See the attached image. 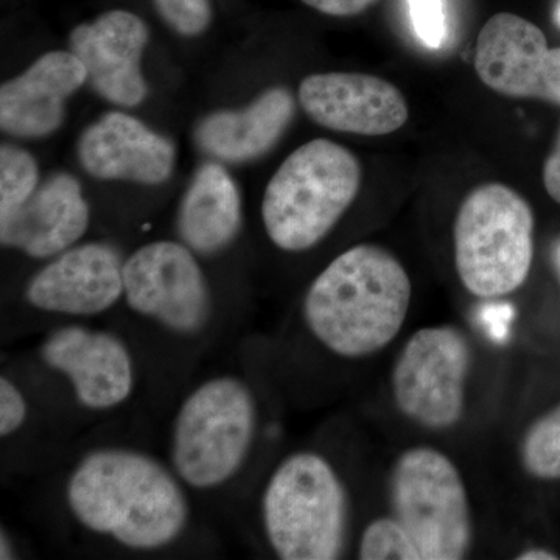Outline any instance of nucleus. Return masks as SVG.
<instances>
[{
    "instance_id": "1",
    "label": "nucleus",
    "mask_w": 560,
    "mask_h": 560,
    "mask_svg": "<svg viewBox=\"0 0 560 560\" xmlns=\"http://www.w3.org/2000/svg\"><path fill=\"white\" fill-rule=\"evenodd\" d=\"M187 486L150 453L101 447L83 456L66 481L65 499L81 528L131 551H160L190 522Z\"/></svg>"
},
{
    "instance_id": "2",
    "label": "nucleus",
    "mask_w": 560,
    "mask_h": 560,
    "mask_svg": "<svg viewBox=\"0 0 560 560\" xmlns=\"http://www.w3.org/2000/svg\"><path fill=\"white\" fill-rule=\"evenodd\" d=\"M411 298V279L401 261L383 246L361 243L316 276L302 301V319L334 355L366 359L399 337Z\"/></svg>"
},
{
    "instance_id": "3",
    "label": "nucleus",
    "mask_w": 560,
    "mask_h": 560,
    "mask_svg": "<svg viewBox=\"0 0 560 560\" xmlns=\"http://www.w3.org/2000/svg\"><path fill=\"white\" fill-rule=\"evenodd\" d=\"M260 518L279 559H341L349 537L348 489L326 456L291 453L265 485Z\"/></svg>"
},
{
    "instance_id": "4",
    "label": "nucleus",
    "mask_w": 560,
    "mask_h": 560,
    "mask_svg": "<svg viewBox=\"0 0 560 560\" xmlns=\"http://www.w3.org/2000/svg\"><path fill=\"white\" fill-rule=\"evenodd\" d=\"M361 186L352 151L329 139H313L280 164L265 189L261 221L272 245L304 253L334 231Z\"/></svg>"
},
{
    "instance_id": "5",
    "label": "nucleus",
    "mask_w": 560,
    "mask_h": 560,
    "mask_svg": "<svg viewBox=\"0 0 560 560\" xmlns=\"http://www.w3.org/2000/svg\"><path fill=\"white\" fill-rule=\"evenodd\" d=\"M259 430V405L235 375L202 382L179 405L171 434V466L187 488L213 490L234 480Z\"/></svg>"
},
{
    "instance_id": "6",
    "label": "nucleus",
    "mask_w": 560,
    "mask_h": 560,
    "mask_svg": "<svg viewBox=\"0 0 560 560\" xmlns=\"http://www.w3.org/2000/svg\"><path fill=\"white\" fill-rule=\"evenodd\" d=\"M455 267L471 296H510L528 279L534 259V213L506 184L488 183L460 202L453 226Z\"/></svg>"
},
{
    "instance_id": "7",
    "label": "nucleus",
    "mask_w": 560,
    "mask_h": 560,
    "mask_svg": "<svg viewBox=\"0 0 560 560\" xmlns=\"http://www.w3.org/2000/svg\"><path fill=\"white\" fill-rule=\"evenodd\" d=\"M390 515L419 560L466 559L474 517L463 475L447 453L419 445L401 453L389 475Z\"/></svg>"
},
{
    "instance_id": "8",
    "label": "nucleus",
    "mask_w": 560,
    "mask_h": 560,
    "mask_svg": "<svg viewBox=\"0 0 560 560\" xmlns=\"http://www.w3.org/2000/svg\"><path fill=\"white\" fill-rule=\"evenodd\" d=\"M474 348L452 324L422 327L408 338L390 372V394L404 418L420 429L447 431L466 411Z\"/></svg>"
},
{
    "instance_id": "9",
    "label": "nucleus",
    "mask_w": 560,
    "mask_h": 560,
    "mask_svg": "<svg viewBox=\"0 0 560 560\" xmlns=\"http://www.w3.org/2000/svg\"><path fill=\"white\" fill-rule=\"evenodd\" d=\"M124 301L136 315L179 337L201 334L212 319L208 278L183 242H150L125 259Z\"/></svg>"
},
{
    "instance_id": "10",
    "label": "nucleus",
    "mask_w": 560,
    "mask_h": 560,
    "mask_svg": "<svg viewBox=\"0 0 560 560\" xmlns=\"http://www.w3.org/2000/svg\"><path fill=\"white\" fill-rule=\"evenodd\" d=\"M475 70L489 90L560 106V47L533 22L512 13L490 18L475 50Z\"/></svg>"
},
{
    "instance_id": "11",
    "label": "nucleus",
    "mask_w": 560,
    "mask_h": 560,
    "mask_svg": "<svg viewBox=\"0 0 560 560\" xmlns=\"http://www.w3.org/2000/svg\"><path fill=\"white\" fill-rule=\"evenodd\" d=\"M39 357L47 368L68 378L77 401L88 410H113L135 390V360L113 331L81 324L58 327L40 345Z\"/></svg>"
},
{
    "instance_id": "12",
    "label": "nucleus",
    "mask_w": 560,
    "mask_h": 560,
    "mask_svg": "<svg viewBox=\"0 0 560 560\" xmlns=\"http://www.w3.org/2000/svg\"><path fill=\"white\" fill-rule=\"evenodd\" d=\"M124 261L108 243L72 246L51 257L25 287V301L49 315L86 318L124 300Z\"/></svg>"
},
{
    "instance_id": "13",
    "label": "nucleus",
    "mask_w": 560,
    "mask_h": 560,
    "mask_svg": "<svg viewBox=\"0 0 560 560\" xmlns=\"http://www.w3.org/2000/svg\"><path fill=\"white\" fill-rule=\"evenodd\" d=\"M300 103L320 127L349 135H390L408 120L407 101L389 81L370 73L327 72L301 81Z\"/></svg>"
},
{
    "instance_id": "14",
    "label": "nucleus",
    "mask_w": 560,
    "mask_h": 560,
    "mask_svg": "<svg viewBox=\"0 0 560 560\" xmlns=\"http://www.w3.org/2000/svg\"><path fill=\"white\" fill-rule=\"evenodd\" d=\"M145 22L131 11L113 10L70 33V51L86 69L88 81L114 105L132 108L149 94L142 57L149 44Z\"/></svg>"
},
{
    "instance_id": "15",
    "label": "nucleus",
    "mask_w": 560,
    "mask_h": 560,
    "mask_svg": "<svg viewBox=\"0 0 560 560\" xmlns=\"http://www.w3.org/2000/svg\"><path fill=\"white\" fill-rule=\"evenodd\" d=\"M79 160L94 178L158 186L171 178L176 151L172 140L136 117L108 113L81 136Z\"/></svg>"
},
{
    "instance_id": "16",
    "label": "nucleus",
    "mask_w": 560,
    "mask_h": 560,
    "mask_svg": "<svg viewBox=\"0 0 560 560\" xmlns=\"http://www.w3.org/2000/svg\"><path fill=\"white\" fill-rule=\"evenodd\" d=\"M91 210L79 180L58 173L40 183L31 198L0 220V242L33 259H51L79 245Z\"/></svg>"
},
{
    "instance_id": "17",
    "label": "nucleus",
    "mask_w": 560,
    "mask_h": 560,
    "mask_svg": "<svg viewBox=\"0 0 560 560\" xmlns=\"http://www.w3.org/2000/svg\"><path fill=\"white\" fill-rule=\"evenodd\" d=\"M88 81L72 51L43 55L0 88V127L14 138H44L61 127L66 102Z\"/></svg>"
},
{
    "instance_id": "18",
    "label": "nucleus",
    "mask_w": 560,
    "mask_h": 560,
    "mask_svg": "<svg viewBox=\"0 0 560 560\" xmlns=\"http://www.w3.org/2000/svg\"><path fill=\"white\" fill-rule=\"evenodd\" d=\"M296 103L287 88H271L241 109L209 114L195 131L198 147L209 156L241 164L270 151L290 127Z\"/></svg>"
},
{
    "instance_id": "19",
    "label": "nucleus",
    "mask_w": 560,
    "mask_h": 560,
    "mask_svg": "<svg viewBox=\"0 0 560 560\" xmlns=\"http://www.w3.org/2000/svg\"><path fill=\"white\" fill-rule=\"evenodd\" d=\"M243 224L241 191L223 165H201L184 194L178 212L180 242L197 256L230 248Z\"/></svg>"
},
{
    "instance_id": "20",
    "label": "nucleus",
    "mask_w": 560,
    "mask_h": 560,
    "mask_svg": "<svg viewBox=\"0 0 560 560\" xmlns=\"http://www.w3.org/2000/svg\"><path fill=\"white\" fill-rule=\"evenodd\" d=\"M523 469L537 480H560V404L534 420L522 440Z\"/></svg>"
},
{
    "instance_id": "21",
    "label": "nucleus",
    "mask_w": 560,
    "mask_h": 560,
    "mask_svg": "<svg viewBox=\"0 0 560 560\" xmlns=\"http://www.w3.org/2000/svg\"><path fill=\"white\" fill-rule=\"evenodd\" d=\"M39 184L35 158L20 147L3 143L0 149V220L20 209Z\"/></svg>"
},
{
    "instance_id": "22",
    "label": "nucleus",
    "mask_w": 560,
    "mask_h": 560,
    "mask_svg": "<svg viewBox=\"0 0 560 560\" xmlns=\"http://www.w3.org/2000/svg\"><path fill=\"white\" fill-rule=\"evenodd\" d=\"M361 560H419L418 550L393 515L368 523L359 544Z\"/></svg>"
},
{
    "instance_id": "23",
    "label": "nucleus",
    "mask_w": 560,
    "mask_h": 560,
    "mask_svg": "<svg viewBox=\"0 0 560 560\" xmlns=\"http://www.w3.org/2000/svg\"><path fill=\"white\" fill-rule=\"evenodd\" d=\"M162 20L184 36H198L212 21L209 0H154Z\"/></svg>"
},
{
    "instance_id": "24",
    "label": "nucleus",
    "mask_w": 560,
    "mask_h": 560,
    "mask_svg": "<svg viewBox=\"0 0 560 560\" xmlns=\"http://www.w3.org/2000/svg\"><path fill=\"white\" fill-rule=\"evenodd\" d=\"M412 27L430 49H440L447 35L444 0H408Z\"/></svg>"
},
{
    "instance_id": "25",
    "label": "nucleus",
    "mask_w": 560,
    "mask_h": 560,
    "mask_svg": "<svg viewBox=\"0 0 560 560\" xmlns=\"http://www.w3.org/2000/svg\"><path fill=\"white\" fill-rule=\"evenodd\" d=\"M27 418L28 404L20 386L9 377H0V436H13Z\"/></svg>"
},
{
    "instance_id": "26",
    "label": "nucleus",
    "mask_w": 560,
    "mask_h": 560,
    "mask_svg": "<svg viewBox=\"0 0 560 560\" xmlns=\"http://www.w3.org/2000/svg\"><path fill=\"white\" fill-rule=\"evenodd\" d=\"M305 5L329 14V16L348 18L357 16L374 5L377 0H302Z\"/></svg>"
},
{
    "instance_id": "27",
    "label": "nucleus",
    "mask_w": 560,
    "mask_h": 560,
    "mask_svg": "<svg viewBox=\"0 0 560 560\" xmlns=\"http://www.w3.org/2000/svg\"><path fill=\"white\" fill-rule=\"evenodd\" d=\"M544 186L552 200L560 205V130L555 147L544 164Z\"/></svg>"
},
{
    "instance_id": "28",
    "label": "nucleus",
    "mask_w": 560,
    "mask_h": 560,
    "mask_svg": "<svg viewBox=\"0 0 560 560\" xmlns=\"http://www.w3.org/2000/svg\"><path fill=\"white\" fill-rule=\"evenodd\" d=\"M515 559L518 560H556L559 559L558 555H555L552 551L545 550V548H529V550H525L518 552L515 556Z\"/></svg>"
},
{
    "instance_id": "29",
    "label": "nucleus",
    "mask_w": 560,
    "mask_h": 560,
    "mask_svg": "<svg viewBox=\"0 0 560 560\" xmlns=\"http://www.w3.org/2000/svg\"><path fill=\"white\" fill-rule=\"evenodd\" d=\"M14 558H16V551H14L13 541H11L5 529H2V533H0V559L10 560Z\"/></svg>"
},
{
    "instance_id": "30",
    "label": "nucleus",
    "mask_w": 560,
    "mask_h": 560,
    "mask_svg": "<svg viewBox=\"0 0 560 560\" xmlns=\"http://www.w3.org/2000/svg\"><path fill=\"white\" fill-rule=\"evenodd\" d=\"M552 267H555L556 275H558L560 285V237L555 242L551 249Z\"/></svg>"
},
{
    "instance_id": "31",
    "label": "nucleus",
    "mask_w": 560,
    "mask_h": 560,
    "mask_svg": "<svg viewBox=\"0 0 560 560\" xmlns=\"http://www.w3.org/2000/svg\"><path fill=\"white\" fill-rule=\"evenodd\" d=\"M558 20H559V22H560V9H559V11H558Z\"/></svg>"
}]
</instances>
